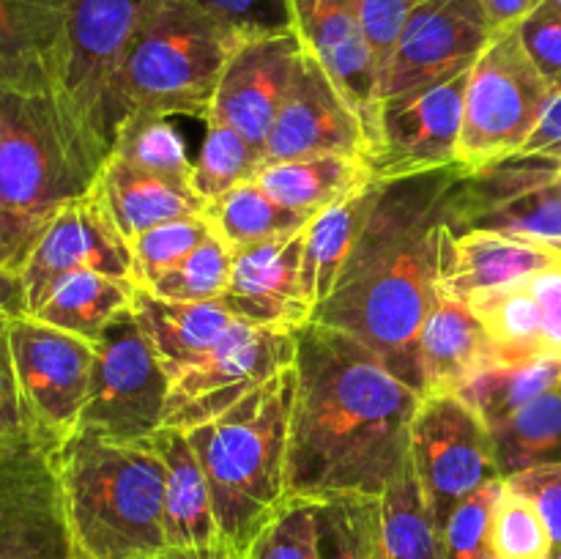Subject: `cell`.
<instances>
[{
	"instance_id": "obj_1",
	"label": "cell",
	"mask_w": 561,
	"mask_h": 559,
	"mask_svg": "<svg viewBox=\"0 0 561 559\" xmlns=\"http://www.w3.org/2000/svg\"><path fill=\"white\" fill-rule=\"evenodd\" d=\"M294 367L288 499L383 497L411 464L422 392L365 343L312 321L296 332Z\"/></svg>"
},
{
	"instance_id": "obj_2",
	"label": "cell",
	"mask_w": 561,
	"mask_h": 559,
	"mask_svg": "<svg viewBox=\"0 0 561 559\" xmlns=\"http://www.w3.org/2000/svg\"><path fill=\"white\" fill-rule=\"evenodd\" d=\"M463 164L381 181L373 212L312 323L365 343L400 381L425 395L420 332L436 285L444 195Z\"/></svg>"
},
{
	"instance_id": "obj_3",
	"label": "cell",
	"mask_w": 561,
	"mask_h": 559,
	"mask_svg": "<svg viewBox=\"0 0 561 559\" xmlns=\"http://www.w3.org/2000/svg\"><path fill=\"white\" fill-rule=\"evenodd\" d=\"M294 395L296 367H285L228 411L184 431L206 471L219 543L241 559L288 502Z\"/></svg>"
},
{
	"instance_id": "obj_4",
	"label": "cell",
	"mask_w": 561,
	"mask_h": 559,
	"mask_svg": "<svg viewBox=\"0 0 561 559\" xmlns=\"http://www.w3.org/2000/svg\"><path fill=\"white\" fill-rule=\"evenodd\" d=\"M102 168L55 93L0 85V219L16 272L49 219L88 195Z\"/></svg>"
},
{
	"instance_id": "obj_5",
	"label": "cell",
	"mask_w": 561,
	"mask_h": 559,
	"mask_svg": "<svg viewBox=\"0 0 561 559\" xmlns=\"http://www.w3.org/2000/svg\"><path fill=\"white\" fill-rule=\"evenodd\" d=\"M58 477L80 559H151L168 548L164 466L146 442L77 431L58 447Z\"/></svg>"
},
{
	"instance_id": "obj_6",
	"label": "cell",
	"mask_w": 561,
	"mask_h": 559,
	"mask_svg": "<svg viewBox=\"0 0 561 559\" xmlns=\"http://www.w3.org/2000/svg\"><path fill=\"white\" fill-rule=\"evenodd\" d=\"M239 42L230 27L192 0H153L121 60L124 124L135 113L206 121L219 77Z\"/></svg>"
},
{
	"instance_id": "obj_7",
	"label": "cell",
	"mask_w": 561,
	"mask_h": 559,
	"mask_svg": "<svg viewBox=\"0 0 561 559\" xmlns=\"http://www.w3.org/2000/svg\"><path fill=\"white\" fill-rule=\"evenodd\" d=\"M60 5L64 55L55 96L107 162L124 126L121 60L153 0H60Z\"/></svg>"
},
{
	"instance_id": "obj_8",
	"label": "cell",
	"mask_w": 561,
	"mask_h": 559,
	"mask_svg": "<svg viewBox=\"0 0 561 559\" xmlns=\"http://www.w3.org/2000/svg\"><path fill=\"white\" fill-rule=\"evenodd\" d=\"M551 93L553 88L526 55L518 27L496 33L469 69L458 162L480 170L520 153Z\"/></svg>"
},
{
	"instance_id": "obj_9",
	"label": "cell",
	"mask_w": 561,
	"mask_h": 559,
	"mask_svg": "<svg viewBox=\"0 0 561 559\" xmlns=\"http://www.w3.org/2000/svg\"><path fill=\"white\" fill-rule=\"evenodd\" d=\"M170 387L173 378L129 305L93 343L91 384L77 431L121 444L142 442L164 425Z\"/></svg>"
},
{
	"instance_id": "obj_10",
	"label": "cell",
	"mask_w": 561,
	"mask_h": 559,
	"mask_svg": "<svg viewBox=\"0 0 561 559\" xmlns=\"http://www.w3.org/2000/svg\"><path fill=\"white\" fill-rule=\"evenodd\" d=\"M557 157L513 153L466 170L444 195V225L455 233L491 230L561 250Z\"/></svg>"
},
{
	"instance_id": "obj_11",
	"label": "cell",
	"mask_w": 561,
	"mask_h": 559,
	"mask_svg": "<svg viewBox=\"0 0 561 559\" xmlns=\"http://www.w3.org/2000/svg\"><path fill=\"white\" fill-rule=\"evenodd\" d=\"M411 466L438 526L455 504L502 480L491 427L455 392L422 395L411 422Z\"/></svg>"
},
{
	"instance_id": "obj_12",
	"label": "cell",
	"mask_w": 561,
	"mask_h": 559,
	"mask_svg": "<svg viewBox=\"0 0 561 559\" xmlns=\"http://www.w3.org/2000/svg\"><path fill=\"white\" fill-rule=\"evenodd\" d=\"M58 447L33 427L0 447V559H77Z\"/></svg>"
},
{
	"instance_id": "obj_13",
	"label": "cell",
	"mask_w": 561,
	"mask_h": 559,
	"mask_svg": "<svg viewBox=\"0 0 561 559\" xmlns=\"http://www.w3.org/2000/svg\"><path fill=\"white\" fill-rule=\"evenodd\" d=\"M16 389L36 433L64 444L80 427L91 384L93 343L20 316L5 327Z\"/></svg>"
},
{
	"instance_id": "obj_14",
	"label": "cell",
	"mask_w": 561,
	"mask_h": 559,
	"mask_svg": "<svg viewBox=\"0 0 561 559\" xmlns=\"http://www.w3.org/2000/svg\"><path fill=\"white\" fill-rule=\"evenodd\" d=\"M296 362V332L236 321L195 367L170 387L164 425L190 431L214 420Z\"/></svg>"
},
{
	"instance_id": "obj_15",
	"label": "cell",
	"mask_w": 561,
	"mask_h": 559,
	"mask_svg": "<svg viewBox=\"0 0 561 559\" xmlns=\"http://www.w3.org/2000/svg\"><path fill=\"white\" fill-rule=\"evenodd\" d=\"M466 82L469 71L383 102L365 153L367 173L376 181H394L460 164Z\"/></svg>"
},
{
	"instance_id": "obj_16",
	"label": "cell",
	"mask_w": 561,
	"mask_h": 559,
	"mask_svg": "<svg viewBox=\"0 0 561 559\" xmlns=\"http://www.w3.org/2000/svg\"><path fill=\"white\" fill-rule=\"evenodd\" d=\"M480 0H416L381 80V104L458 77L493 42Z\"/></svg>"
},
{
	"instance_id": "obj_17",
	"label": "cell",
	"mask_w": 561,
	"mask_h": 559,
	"mask_svg": "<svg viewBox=\"0 0 561 559\" xmlns=\"http://www.w3.org/2000/svg\"><path fill=\"white\" fill-rule=\"evenodd\" d=\"M80 269L131 280L129 241L115 228L99 181L88 195L60 208L27 252L25 263L20 266L27 310H36L60 277Z\"/></svg>"
},
{
	"instance_id": "obj_18",
	"label": "cell",
	"mask_w": 561,
	"mask_h": 559,
	"mask_svg": "<svg viewBox=\"0 0 561 559\" xmlns=\"http://www.w3.org/2000/svg\"><path fill=\"white\" fill-rule=\"evenodd\" d=\"M367 132L332 77L305 49L294 82L263 146L261 168L307 157H354L365 162Z\"/></svg>"
},
{
	"instance_id": "obj_19",
	"label": "cell",
	"mask_w": 561,
	"mask_h": 559,
	"mask_svg": "<svg viewBox=\"0 0 561 559\" xmlns=\"http://www.w3.org/2000/svg\"><path fill=\"white\" fill-rule=\"evenodd\" d=\"M305 49L294 27L241 38L225 64L206 121L233 126L263 157L266 137L288 96Z\"/></svg>"
},
{
	"instance_id": "obj_20",
	"label": "cell",
	"mask_w": 561,
	"mask_h": 559,
	"mask_svg": "<svg viewBox=\"0 0 561 559\" xmlns=\"http://www.w3.org/2000/svg\"><path fill=\"white\" fill-rule=\"evenodd\" d=\"M294 31L327 69L367 132V146L376 135L381 110V77L376 55L367 44L356 0H288Z\"/></svg>"
},
{
	"instance_id": "obj_21",
	"label": "cell",
	"mask_w": 561,
	"mask_h": 559,
	"mask_svg": "<svg viewBox=\"0 0 561 559\" xmlns=\"http://www.w3.org/2000/svg\"><path fill=\"white\" fill-rule=\"evenodd\" d=\"M305 230L233 252V272L219 305L239 321L274 332H299L312 321L301 283Z\"/></svg>"
},
{
	"instance_id": "obj_22",
	"label": "cell",
	"mask_w": 561,
	"mask_h": 559,
	"mask_svg": "<svg viewBox=\"0 0 561 559\" xmlns=\"http://www.w3.org/2000/svg\"><path fill=\"white\" fill-rule=\"evenodd\" d=\"M561 266V250L491 230L455 233L442 223L436 247V285L460 301L482 290L529 280L542 269Z\"/></svg>"
},
{
	"instance_id": "obj_23",
	"label": "cell",
	"mask_w": 561,
	"mask_h": 559,
	"mask_svg": "<svg viewBox=\"0 0 561 559\" xmlns=\"http://www.w3.org/2000/svg\"><path fill=\"white\" fill-rule=\"evenodd\" d=\"M64 55L60 0H0V85L58 91Z\"/></svg>"
},
{
	"instance_id": "obj_24",
	"label": "cell",
	"mask_w": 561,
	"mask_h": 559,
	"mask_svg": "<svg viewBox=\"0 0 561 559\" xmlns=\"http://www.w3.org/2000/svg\"><path fill=\"white\" fill-rule=\"evenodd\" d=\"M496 360L491 338L466 301L433 285L420 332V365L427 392H458L474 373Z\"/></svg>"
},
{
	"instance_id": "obj_25",
	"label": "cell",
	"mask_w": 561,
	"mask_h": 559,
	"mask_svg": "<svg viewBox=\"0 0 561 559\" xmlns=\"http://www.w3.org/2000/svg\"><path fill=\"white\" fill-rule=\"evenodd\" d=\"M131 310L173 381L195 367L239 321L219 301H168L142 288L135 290Z\"/></svg>"
},
{
	"instance_id": "obj_26",
	"label": "cell",
	"mask_w": 561,
	"mask_h": 559,
	"mask_svg": "<svg viewBox=\"0 0 561 559\" xmlns=\"http://www.w3.org/2000/svg\"><path fill=\"white\" fill-rule=\"evenodd\" d=\"M164 466V532L168 546H211L219 543L211 491L195 447L179 427L162 425L142 438Z\"/></svg>"
},
{
	"instance_id": "obj_27",
	"label": "cell",
	"mask_w": 561,
	"mask_h": 559,
	"mask_svg": "<svg viewBox=\"0 0 561 559\" xmlns=\"http://www.w3.org/2000/svg\"><path fill=\"white\" fill-rule=\"evenodd\" d=\"M378 192H381V181H365L348 195L321 208L307 223L305 250H301V283H305L312 312L332 294L334 280H337L343 263L348 261L351 250L370 217Z\"/></svg>"
},
{
	"instance_id": "obj_28",
	"label": "cell",
	"mask_w": 561,
	"mask_h": 559,
	"mask_svg": "<svg viewBox=\"0 0 561 559\" xmlns=\"http://www.w3.org/2000/svg\"><path fill=\"white\" fill-rule=\"evenodd\" d=\"M99 186H102L110 217L126 241L137 239L148 228L168 219L206 214V203L195 195L192 186L159 179L118 157H110L104 162Z\"/></svg>"
},
{
	"instance_id": "obj_29",
	"label": "cell",
	"mask_w": 561,
	"mask_h": 559,
	"mask_svg": "<svg viewBox=\"0 0 561 559\" xmlns=\"http://www.w3.org/2000/svg\"><path fill=\"white\" fill-rule=\"evenodd\" d=\"M137 285L113 274L80 269L60 277L31 312L42 323L96 343L110 321L131 305Z\"/></svg>"
},
{
	"instance_id": "obj_30",
	"label": "cell",
	"mask_w": 561,
	"mask_h": 559,
	"mask_svg": "<svg viewBox=\"0 0 561 559\" xmlns=\"http://www.w3.org/2000/svg\"><path fill=\"white\" fill-rule=\"evenodd\" d=\"M370 179L365 162L354 157L290 159V162L266 164L255 173L257 184L279 206L307 219Z\"/></svg>"
},
{
	"instance_id": "obj_31",
	"label": "cell",
	"mask_w": 561,
	"mask_h": 559,
	"mask_svg": "<svg viewBox=\"0 0 561 559\" xmlns=\"http://www.w3.org/2000/svg\"><path fill=\"white\" fill-rule=\"evenodd\" d=\"M559 384V356H531V360L518 362L493 360L455 395H460L485 420L488 427H496Z\"/></svg>"
},
{
	"instance_id": "obj_32",
	"label": "cell",
	"mask_w": 561,
	"mask_h": 559,
	"mask_svg": "<svg viewBox=\"0 0 561 559\" xmlns=\"http://www.w3.org/2000/svg\"><path fill=\"white\" fill-rule=\"evenodd\" d=\"M466 305L480 318L482 329L491 338L496 360L518 362L531 356H551L542 334V316L529 280L504 285V288L482 290Z\"/></svg>"
},
{
	"instance_id": "obj_33",
	"label": "cell",
	"mask_w": 561,
	"mask_h": 559,
	"mask_svg": "<svg viewBox=\"0 0 561 559\" xmlns=\"http://www.w3.org/2000/svg\"><path fill=\"white\" fill-rule=\"evenodd\" d=\"M502 477L561 464V384L491 427Z\"/></svg>"
},
{
	"instance_id": "obj_34",
	"label": "cell",
	"mask_w": 561,
	"mask_h": 559,
	"mask_svg": "<svg viewBox=\"0 0 561 559\" xmlns=\"http://www.w3.org/2000/svg\"><path fill=\"white\" fill-rule=\"evenodd\" d=\"M312 502L318 559H389L381 497H332Z\"/></svg>"
},
{
	"instance_id": "obj_35",
	"label": "cell",
	"mask_w": 561,
	"mask_h": 559,
	"mask_svg": "<svg viewBox=\"0 0 561 559\" xmlns=\"http://www.w3.org/2000/svg\"><path fill=\"white\" fill-rule=\"evenodd\" d=\"M206 214L211 219L214 230L222 236L225 244L233 252L261 244V241L279 239V236L299 233L310 223L301 214L279 206L255 179L225 192L219 201H214L206 208Z\"/></svg>"
},
{
	"instance_id": "obj_36",
	"label": "cell",
	"mask_w": 561,
	"mask_h": 559,
	"mask_svg": "<svg viewBox=\"0 0 561 559\" xmlns=\"http://www.w3.org/2000/svg\"><path fill=\"white\" fill-rule=\"evenodd\" d=\"M381 510L389 559H447L442 526L427 510L414 466H405L389 486L381 497Z\"/></svg>"
},
{
	"instance_id": "obj_37",
	"label": "cell",
	"mask_w": 561,
	"mask_h": 559,
	"mask_svg": "<svg viewBox=\"0 0 561 559\" xmlns=\"http://www.w3.org/2000/svg\"><path fill=\"white\" fill-rule=\"evenodd\" d=\"M110 157L124 159V162L159 175V179L192 186L195 159L186 151L179 126L173 124V118H164V115H129L126 124L121 126L118 140H115Z\"/></svg>"
},
{
	"instance_id": "obj_38",
	"label": "cell",
	"mask_w": 561,
	"mask_h": 559,
	"mask_svg": "<svg viewBox=\"0 0 561 559\" xmlns=\"http://www.w3.org/2000/svg\"><path fill=\"white\" fill-rule=\"evenodd\" d=\"M203 124H206V137L195 157L192 190L208 208L225 192L255 179L261 170V151H255L247 137L222 121H203Z\"/></svg>"
},
{
	"instance_id": "obj_39",
	"label": "cell",
	"mask_w": 561,
	"mask_h": 559,
	"mask_svg": "<svg viewBox=\"0 0 561 559\" xmlns=\"http://www.w3.org/2000/svg\"><path fill=\"white\" fill-rule=\"evenodd\" d=\"M211 230L214 225L208 214H192V217L153 225L146 233L131 239V280H135L137 288H151L162 274H168L190 252H195L211 236Z\"/></svg>"
},
{
	"instance_id": "obj_40",
	"label": "cell",
	"mask_w": 561,
	"mask_h": 559,
	"mask_svg": "<svg viewBox=\"0 0 561 559\" xmlns=\"http://www.w3.org/2000/svg\"><path fill=\"white\" fill-rule=\"evenodd\" d=\"M493 559H551L553 546L540 510L504 480L491 513Z\"/></svg>"
},
{
	"instance_id": "obj_41",
	"label": "cell",
	"mask_w": 561,
	"mask_h": 559,
	"mask_svg": "<svg viewBox=\"0 0 561 559\" xmlns=\"http://www.w3.org/2000/svg\"><path fill=\"white\" fill-rule=\"evenodd\" d=\"M233 272V250L211 230L195 252L157 280L148 294L168 301H217L225 294Z\"/></svg>"
},
{
	"instance_id": "obj_42",
	"label": "cell",
	"mask_w": 561,
	"mask_h": 559,
	"mask_svg": "<svg viewBox=\"0 0 561 559\" xmlns=\"http://www.w3.org/2000/svg\"><path fill=\"white\" fill-rule=\"evenodd\" d=\"M244 559H318L316 557V502L288 499L279 513L252 540Z\"/></svg>"
},
{
	"instance_id": "obj_43",
	"label": "cell",
	"mask_w": 561,
	"mask_h": 559,
	"mask_svg": "<svg viewBox=\"0 0 561 559\" xmlns=\"http://www.w3.org/2000/svg\"><path fill=\"white\" fill-rule=\"evenodd\" d=\"M502 480L488 482L469 499L455 504L453 513L447 515L442 526L444 551L447 559H493L491 554V513L496 504Z\"/></svg>"
},
{
	"instance_id": "obj_44",
	"label": "cell",
	"mask_w": 561,
	"mask_h": 559,
	"mask_svg": "<svg viewBox=\"0 0 561 559\" xmlns=\"http://www.w3.org/2000/svg\"><path fill=\"white\" fill-rule=\"evenodd\" d=\"M192 3L217 16L239 38L283 33L294 27L288 0H192Z\"/></svg>"
},
{
	"instance_id": "obj_45",
	"label": "cell",
	"mask_w": 561,
	"mask_h": 559,
	"mask_svg": "<svg viewBox=\"0 0 561 559\" xmlns=\"http://www.w3.org/2000/svg\"><path fill=\"white\" fill-rule=\"evenodd\" d=\"M518 36L542 80L561 91V11L540 3L520 22Z\"/></svg>"
},
{
	"instance_id": "obj_46",
	"label": "cell",
	"mask_w": 561,
	"mask_h": 559,
	"mask_svg": "<svg viewBox=\"0 0 561 559\" xmlns=\"http://www.w3.org/2000/svg\"><path fill=\"white\" fill-rule=\"evenodd\" d=\"M359 3V20L365 27L367 44L376 55L378 77L383 80L389 60H392L394 44H398L400 31L405 20L414 11L416 0H356Z\"/></svg>"
},
{
	"instance_id": "obj_47",
	"label": "cell",
	"mask_w": 561,
	"mask_h": 559,
	"mask_svg": "<svg viewBox=\"0 0 561 559\" xmlns=\"http://www.w3.org/2000/svg\"><path fill=\"white\" fill-rule=\"evenodd\" d=\"M507 482L518 488L520 493H526L535 502V507L540 510L548 535H551V559H561V464L520 471V475L507 477Z\"/></svg>"
},
{
	"instance_id": "obj_48",
	"label": "cell",
	"mask_w": 561,
	"mask_h": 559,
	"mask_svg": "<svg viewBox=\"0 0 561 559\" xmlns=\"http://www.w3.org/2000/svg\"><path fill=\"white\" fill-rule=\"evenodd\" d=\"M27 431H31V422H27L20 389H16L9 334H5V329H0V447L20 438Z\"/></svg>"
},
{
	"instance_id": "obj_49",
	"label": "cell",
	"mask_w": 561,
	"mask_h": 559,
	"mask_svg": "<svg viewBox=\"0 0 561 559\" xmlns=\"http://www.w3.org/2000/svg\"><path fill=\"white\" fill-rule=\"evenodd\" d=\"M529 285L537 305H540L548 354L561 360V266L542 269V272L531 274Z\"/></svg>"
},
{
	"instance_id": "obj_50",
	"label": "cell",
	"mask_w": 561,
	"mask_h": 559,
	"mask_svg": "<svg viewBox=\"0 0 561 559\" xmlns=\"http://www.w3.org/2000/svg\"><path fill=\"white\" fill-rule=\"evenodd\" d=\"M520 153H548V157H561V91H553L537 121L535 132L520 148Z\"/></svg>"
},
{
	"instance_id": "obj_51",
	"label": "cell",
	"mask_w": 561,
	"mask_h": 559,
	"mask_svg": "<svg viewBox=\"0 0 561 559\" xmlns=\"http://www.w3.org/2000/svg\"><path fill=\"white\" fill-rule=\"evenodd\" d=\"M540 3L542 0H480L482 11L496 33L518 27Z\"/></svg>"
},
{
	"instance_id": "obj_52",
	"label": "cell",
	"mask_w": 561,
	"mask_h": 559,
	"mask_svg": "<svg viewBox=\"0 0 561 559\" xmlns=\"http://www.w3.org/2000/svg\"><path fill=\"white\" fill-rule=\"evenodd\" d=\"M20 316H31L20 272L0 269V329H5Z\"/></svg>"
},
{
	"instance_id": "obj_53",
	"label": "cell",
	"mask_w": 561,
	"mask_h": 559,
	"mask_svg": "<svg viewBox=\"0 0 561 559\" xmlns=\"http://www.w3.org/2000/svg\"><path fill=\"white\" fill-rule=\"evenodd\" d=\"M151 559H241L239 554L230 551L222 543L211 546H168L164 551L153 554Z\"/></svg>"
},
{
	"instance_id": "obj_54",
	"label": "cell",
	"mask_w": 561,
	"mask_h": 559,
	"mask_svg": "<svg viewBox=\"0 0 561 559\" xmlns=\"http://www.w3.org/2000/svg\"><path fill=\"white\" fill-rule=\"evenodd\" d=\"M0 269H9V272H16V269L11 266V252H9V244H5L3 219H0Z\"/></svg>"
},
{
	"instance_id": "obj_55",
	"label": "cell",
	"mask_w": 561,
	"mask_h": 559,
	"mask_svg": "<svg viewBox=\"0 0 561 559\" xmlns=\"http://www.w3.org/2000/svg\"><path fill=\"white\" fill-rule=\"evenodd\" d=\"M553 186H557V192L561 197V157H557V173H553Z\"/></svg>"
},
{
	"instance_id": "obj_56",
	"label": "cell",
	"mask_w": 561,
	"mask_h": 559,
	"mask_svg": "<svg viewBox=\"0 0 561 559\" xmlns=\"http://www.w3.org/2000/svg\"><path fill=\"white\" fill-rule=\"evenodd\" d=\"M542 3H548V5H551V9L561 11V0H542Z\"/></svg>"
},
{
	"instance_id": "obj_57",
	"label": "cell",
	"mask_w": 561,
	"mask_h": 559,
	"mask_svg": "<svg viewBox=\"0 0 561 559\" xmlns=\"http://www.w3.org/2000/svg\"><path fill=\"white\" fill-rule=\"evenodd\" d=\"M77 559H80V557H77Z\"/></svg>"
}]
</instances>
